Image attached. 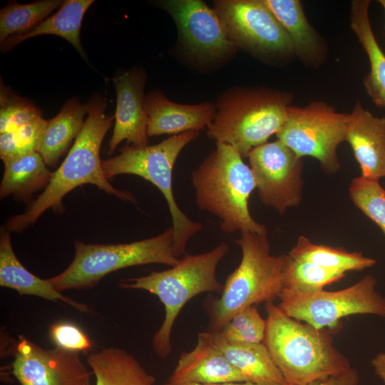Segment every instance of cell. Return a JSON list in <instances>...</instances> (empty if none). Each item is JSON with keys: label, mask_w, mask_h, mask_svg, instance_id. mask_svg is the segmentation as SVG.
<instances>
[{"label": "cell", "mask_w": 385, "mask_h": 385, "mask_svg": "<svg viewBox=\"0 0 385 385\" xmlns=\"http://www.w3.org/2000/svg\"><path fill=\"white\" fill-rule=\"evenodd\" d=\"M86 106L88 115L83 127L66 158L53 173L43 192L29 204L23 213L8 220L5 227L9 232H21L50 208L53 212H61L64 196L83 184L95 185L120 199L135 202L130 192L118 190L110 183L102 168L101 146L115 120L114 115L106 114V100L101 94H93Z\"/></svg>", "instance_id": "obj_1"}, {"label": "cell", "mask_w": 385, "mask_h": 385, "mask_svg": "<svg viewBox=\"0 0 385 385\" xmlns=\"http://www.w3.org/2000/svg\"><path fill=\"white\" fill-rule=\"evenodd\" d=\"M265 309L263 343L289 385H307L351 368L334 346L332 329L302 323L272 302L265 303Z\"/></svg>", "instance_id": "obj_2"}, {"label": "cell", "mask_w": 385, "mask_h": 385, "mask_svg": "<svg viewBox=\"0 0 385 385\" xmlns=\"http://www.w3.org/2000/svg\"><path fill=\"white\" fill-rule=\"evenodd\" d=\"M191 181L197 206L217 216L225 232L267 229L250 215L249 199L256 183L250 167L235 147L216 143L215 150L192 171Z\"/></svg>", "instance_id": "obj_3"}, {"label": "cell", "mask_w": 385, "mask_h": 385, "mask_svg": "<svg viewBox=\"0 0 385 385\" xmlns=\"http://www.w3.org/2000/svg\"><path fill=\"white\" fill-rule=\"evenodd\" d=\"M235 243L242 259L225 280L220 297L208 300L209 330L220 332L239 311L265 302H273L284 289L288 255L270 254L267 230L241 232Z\"/></svg>", "instance_id": "obj_4"}, {"label": "cell", "mask_w": 385, "mask_h": 385, "mask_svg": "<svg viewBox=\"0 0 385 385\" xmlns=\"http://www.w3.org/2000/svg\"><path fill=\"white\" fill-rule=\"evenodd\" d=\"M290 93L266 88H233L217 100L207 128V136L235 147L247 158L255 148L267 142L285 123L292 106Z\"/></svg>", "instance_id": "obj_5"}, {"label": "cell", "mask_w": 385, "mask_h": 385, "mask_svg": "<svg viewBox=\"0 0 385 385\" xmlns=\"http://www.w3.org/2000/svg\"><path fill=\"white\" fill-rule=\"evenodd\" d=\"M229 249L223 242L210 251L185 255L178 265L168 270L121 279L118 283L123 289H143L155 294L163 304L164 319L152 340L153 349L160 357L165 358L172 351L173 328L185 304L201 293H221L223 284L218 281L216 271Z\"/></svg>", "instance_id": "obj_6"}, {"label": "cell", "mask_w": 385, "mask_h": 385, "mask_svg": "<svg viewBox=\"0 0 385 385\" xmlns=\"http://www.w3.org/2000/svg\"><path fill=\"white\" fill-rule=\"evenodd\" d=\"M75 255L61 273L48 279L58 292L94 287L106 275L125 267L158 263L174 267L180 262L169 227L153 237L129 243L86 244L74 242Z\"/></svg>", "instance_id": "obj_7"}, {"label": "cell", "mask_w": 385, "mask_h": 385, "mask_svg": "<svg viewBox=\"0 0 385 385\" xmlns=\"http://www.w3.org/2000/svg\"><path fill=\"white\" fill-rule=\"evenodd\" d=\"M199 135L188 131L170 135L160 143L144 147L125 146L118 155L102 160V168L109 180L115 175L140 176L153 184L166 200L174 232V250L178 257L186 255L189 240L202 229L178 207L173 195L172 175L175 161L183 149Z\"/></svg>", "instance_id": "obj_8"}, {"label": "cell", "mask_w": 385, "mask_h": 385, "mask_svg": "<svg viewBox=\"0 0 385 385\" xmlns=\"http://www.w3.org/2000/svg\"><path fill=\"white\" fill-rule=\"evenodd\" d=\"M213 4L237 49L272 64L296 58L288 34L263 0H217Z\"/></svg>", "instance_id": "obj_9"}, {"label": "cell", "mask_w": 385, "mask_h": 385, "mask_svg": "<svg viewBox=\"0 0 385 385\" xmlns=\"http://www.w3.org/2000/svg\"><path fill=\"white\" fill-rule=\"evenodd\" d=\"M347 116L322 101L304 107L290 106L276 137L298 157L314 158L324 171L334 173L339 168L337 150L345 141Z\"/></svg>", "instance_id": "obj_10"}, {"label": "cell", "mask_w": 385, "mask_h": 385, "mask_svg": "<svg viewBox=\"0 0 385 385\" xmlns=\"http://www.w3.org/2000/svg\"><path fill=\"white\" fill-rule=\"evenodd\" d=\"M376 279L367 274L338 291L299 294L283 290L279 307L289 317L317 329L337 330L340 319L353 314L385 317V297L376 290Z\"/></svg>", "instance_id": "obj_11"}, {"label": "cell", "mask_w": 385, "mask_h": 385, "mask_svg": "<svg viewBox=\"0 0 385 385\" xmlns=\"http://www.w3.org/2000/svg\"><path fill=\"white\" fill-rule=\"evenodd\" d=\"M173 19L180 46L192 59L205 63H219L235 54L214 9L201 0H165L158 2Z\"/></svg>", "instance_id": "obj_12"}, {"label": "cell", "mask_w": 385, "mask_h": 385, "mask_svg": "<svg viewBox=\"0 0 385 385\" xmlns=\"http://www.w3.org/2000/svg\"><path fill=\"white\" fill-rule=\"evenodd\" d=\"M247 158L262 202L283 214L302 195V158L277 140L252 149Z\"/></svg>", "instance_id": "obj_13"}, {"label": "cell", "mask_w": 385, "mask_h": 385, "mask_svg": "<svg viewBox=\"0 0 385 385\" xmlns=\"http://www.w3.org/2000/svg\"><path fill=\"white\" fill-rule=\"evenodd\" d=\"M11 372L20 385H92V371L78 352L46 349L23 335L9 348Z\"/></svg>", "instance_id": "obj_14"}, {"label": "cell", "mask_w": 385, "mask_h": 385, "mask_svg": "<svg viewBox=\"0 0 385 385\" xmlns=\"http://www.w3.org/2000/svg\"><path fill=\"white\" fill-rule=\"evenodd\" d=\"M116 91V109L108 154L123 140L135 147L148 145V117L144 108L146 73L140 66L120 73L113 79Z\"/></svg>", "instance_id": "obj_15"}, {"label": "cell", "mask_w": 385, "mask_h": 385, "mask_svg": "<svg viewBox=\"0 0 385 385\" xmlns=\"http://www.w3.org/2000/svg\"><path fill=\"white\" fill-rule=\"evenodd\" d=\"M345 141L350 145L362 177H385V117H377L359 101L348 113Z\"/></svg>", "instance_id": "obj_16"}, {"label": "cell", "mask_w": 385, "mask_h": 385, "mask_svg": "<svg viewBox=\"0 0 385 385\" xmlns=\"http://www.w3.org/2000/svg\"><path fill=\"white\" fill-rule=\"evenodd\" d=\"M148 137L178 135L207 128L213 120L215 106L210 102L180 104L168 99L160 90L145 95Z\"/></svg>", "instance_id": "obj_17"}, {"label": "cell", "mask_w": 385, "mask_h": 385, "mask_svg": "<svg viewBox=\"0 0 385 385\" xmlns=\"http://www.w3.org/2000/svg\"><path fill=\"white\" fill-rule=\"evenodd\" d=\"M168 381L197 384L248 382L223 352L202 332L189 351L183 352Z\"/></svg>", "instance_id": "obj_18"}, {"label": "cell", "mask_w": 385, "mask_h": 385, "mask_svg": "<svg viewBox=\"0 0 385 385\" xmlns=\"http://www.w3.org/2000/svg\"><path fill=\"white\" fill-rule=\"evenodd\" d=\"M288 34L296 58L305 66L317 68L327 59V45L310 24L299 0H263Z\"/></svg>", "instance_id": "obj_19"}, {"label": "cell", "mask_w": 385, "mask_h": 385, "mask_svg": "<svg viewBox=\"0 0 385 385\" xmlns=\"http://www.w3.org/2000/svg\"><path fill=\"white\" fill-rule=\"evenodd\" d=\"M0 286L13 289L21 296H36L54 302L61 301L80 312H89L85 304L56 289L48 279H41L26 269L14 252L10 232L5 227H1L0 232Z\"/></svg>", "instance_id": "obj_20"}, {"label": "cell", "mask_w": 385, "mask_h": 385, "mask_svg": "<svg viewBox=\"0 0 385 385\" xmlns=\"http://www.w3.org/2000/svg\"><path fill=\"white\" fill-rule=\"evenodd\" d=\"M204 335L220 349L231 364L256 385H289L264 343L232 342L219 332L205 331Z\"/></svg>", "instance_id": "obj_21"}, {"label": "cell", "mask_w": 385, "mask_h": 385, "mask_svg": "<svg viewBox=\"0 0 385 385\" xmlns=\"http://www.w3.org/2000/svg\"><path fill=\"white\" fill-rule=\"evenodd\" d=\"M369 0L351 3L350 27L366 52L370 65L363 79L364 89L378 107L385 108V54L380 48L371 25Z\"/></svg>", "instance_id": "obj_22"}, {"label": "cell", "mask_w": 385, "mask_h": 385, "mask_svg": "<svg viewBox=\"0 0 385 385\" xmlns=\"http://www.w3.org/2000/svg\"><path fill=\"white\" fill-rule=\"evenodd\" d=\"M93 0H65L53 14L48 16L34 29L23 34L8 37L0 43L1 50L6 52L29 38L44 34L56 35L67 40L88 61L81 46L80 30L83 16Z\"/></svg>", "instance_id": "obj_23"}, {"label": "cell", "mask_w": 385, "mask_h": 385, "mask_svg": "<svg viewBox=\"0 0 385 385\" xmlns=\"http://www.w3.org/2000/svg\"><path fill=\"white\" fill-rule=\"evenodd\" d=\"M86 113V104H82L78 98H72L66 101L56 116L48 120L38 150L48 166L56 167L59 159L68 153L83 127Z\"/></svg>", "instance_id": "obj_24"}, {"label": "cell", "mask_w": 385, "mask_h": 385, "mask_svg": "<svg viewBox=\"0 0 385 385\" xmlns=\"http://www.w3.org/2000/svg\"><path fill=\"white\" fill-rule=\"evenodd\" d=\"M87 362L95 385H154L155 382L132 354L120 348H104L90 354Z\"/></svg>", "instance_id": "obj_25"}, {"label": "cell", "mask_w": 385, "mask_h": 385, "mask_svg": "<svg viewBox=\"0 0 385 385\" xmlns=\"http://www.w3.org/2000/svg\"><path fill=\"white\" fill-rule=\"evenodd\" d=\"M52 175L38 152L20 155L4 163L0 197L12 195L16 200L30 203L33 194L45 189Z\"/></svg>", "instance_id": "obj_26"}, {"label": "cell", "mask_w": 385, "mask_h": 385, "mask_svg": "<svg viewBox=\"0 0 385 385\" xmlns=\"http://www.w3.org/2000/svg\"><path fill=\"white\" fill-rule=\"evenodd\" d=\"M288 255L295 260L309 262L344 273L363 270L374 266L376 262L375 260L365 257L361 252L317 245L303 235L298 238Z\"/></svg>", "instance_id": "obj_27"}, {"label": "cell", "mask_w": 385, "mask_h": 385, "mask_svg": "<svg viewBox=\"0 0 385 385\" xmlns=\"http://www.w3.org/2000/svg\"><path fill=\"white\" fill-rule=\"evenodd\" d=\"M62 3L60 0H41L21 4L9 1L0 11V43L11 36L31 30Z\"/></svg>", "instance_id": "obj_28"}, {"label": "cell", "mask_w": 385, "mask_h": 385, "mask_svg": "<svg viewBox=\"0 0 385 385\" xmlns=\"http://www.w3.org/2000/svg\"><path fill=\"white\" fill-rule=\"evenodd\" d=\"M344 277V272L309 262L295 260L289 257L283 290L299 294H312L323 290L324 287Z\"/></svg>", "instance_id": "obj_29"}, {"label": "cell", "mask_w": 385, "mask_h": 385, "mask_svg": "<svg viewBox=\"0 0 385 385\" xmlns=\"http://www.w3.org/2000/svg\"><path fill=\"white\" fill-rule=\"evenodd\" d=\"M350 198L354 205L379 226L385 235V190L379 180L362 176L352 180Z\"/></svg>", "instance_id": "obj_30"}, {"label": "cell", "mask_w": 385, "mask_h": 385, "mask_svg": "<svg viewBox=\"0 0 385 385\" xmlns=\"http://www.w3.org/2000/svg\"><path fill=\"white\" fill-rule=\"evenodd\" d=\"M0 134L14 132L37 119L42 112L31 101L11 92L1 82Z\"/></svg>", "instance_id": "obj_31"}, {"label": "cell", "mask_w": 385, "mask_h": 385, "mask_svg": "<svg viewBox=\"0 0 385 385\" xmlns=\"http://www.w3.org/2000/svg\"><path fill=\"white\" fill-rule=\"evenodd\" d=\"M266 320L255 305L247 307L236 313L219 332L227 341L239 343H263Z\"/></svg>", "instance_id": "obj_32"}, {"label": "cell", "mask_w": 385, "mask_h": 385, "mask_svg": "<svg viewBox=\"0 0 385 385\" xmlns=\"http://www.w3.org/2000/svg\"><path fill=\"white\" fill-rule=\"evenodd\" d=\"M51 340L56 347L87 353L93 346V342L76 324L68 322H58L51 324L48 329Z\"/></svg>", "instance_id": "obj_33"}, {"label": "cell", "mask_w": 385, "mask_h": 385, "mask_svg": "<svg viewBox=\"0 0 385 385\" xmlns=\"http://www.w3.org/2000/svg\"><path fill=\"white\" fill-rule=\"evenodd\" d=\"M48 120L41 118L12 132L22 155L38 152Z\"/></svg>", "instance_id": "obj_34"}, {"label": "cell", "mask_w": 385, "mask_h": 385, "mask_svg": "<svg viewBox=\"0 0 385 385\" xmlns=\"http://www.w3.org/2000/svg\"><path fill=\"white\" fill-rule=\"evenodd\" d=\"M359 382L358 371L351 367L345 371L314 381L307 385H358Z\"/></svg>", "instance_id": "obj_35"}, {"label": "cell", "mask_w": 385, "mask_h": 385, "mask_svg": "<svg viewBox=\"0 0 385 385\" xmlns=\"http://www.w3.org/2000/svg\"><path fill=\"white\" fill-rule=\"evenodd\" d=\"M22 155L12 132L0 135V157L4 164Z\"/></svg>", "instance_id": "obj_36"}, {"label": "cell", "mask_w": 385, "mask_h": 385, "mask_svg": "<svg viewBox=\"0 0 385 385\" xmlns=\"http://www.w3.org/2000/svg\"><path fill=\"white\" fill-rule=\"evenodd\" d=\"M371 365L375 373L385 384V352L376 355L371 360Z\"/></svg>", "instance_id": "obj_37"}, {"label": "cell", "mask_w": 385, "mask_h": 385, "mask_svg": "<svg viewBox=\"0 0 385 385\" xmlns=\"http://www.w3.org/2000/svg\"><path fill=\"white\" fill-rule=\"evenodd\" d=\"M164 385H256L251 382H230L220 384H197V383H187V382H172L167 381Z\"/></svg>", "instance_id": "obj_38"}, {"label": "cell", "mask_w": 385, "mask_h": 385, "mask_svg": "<svg viewBox=\"0 0 385 385\" xmlns=\"http://www.w3.org/2000/svg\"><path fill=\"white\" fill-rule=\"evenodd\" d=\"M378 2L382 6L385 11V0H379Z\"/></svg>", "instance_id": "obj_39"}]
</instances>
